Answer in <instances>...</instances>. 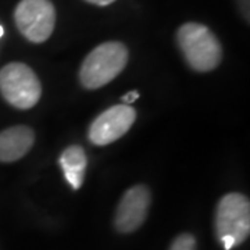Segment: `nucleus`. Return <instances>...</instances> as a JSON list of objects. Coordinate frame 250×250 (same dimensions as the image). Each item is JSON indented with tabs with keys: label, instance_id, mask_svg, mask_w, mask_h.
I'll list each match as a JSON object with an SVG mask.
<instances>
[{
	"label": "nucleus",
	"instance_id": "1",
	"mask_svg": "<svg viewBox=\"0 0 250 250\" xmlns=\"http://www.w3.org/2000/svg\"><path fill=\"white\" fill-rule=\"evenodd\" d=\"M177 41L188 64L196 71H211L221 62L223 49L218 39L202 24H184L177 32Z\"/></svg>",
	"mask_w": 250,
	"mask_h": 250
},
{
	"label": "nucleus",
	"instance_id": "2",
	"mask_svg": "<svg viewBox=\"0 0 250 250\" xmlns=\"http://www.w3.org/2000/svg\"><path fill=\"white\" fill-rule=\"evenodd\" d=\"M128 62V50L120 42H106L90 52L81 65L80 80L88 89H98L116 78Z\"/></svg>",
	"mask_w": 250,
	"mask_h": 250
},
{
	"label": "nucleus",
	"instance_id": "3",
	"mask_svg": "<svg viewBox=\"0 0 250 250\" xmlns=\"http://www.w3.org/2000/svg\"><path fill=\"white\" fill-rule=\"evenodd\" d=\"M0 92L11 106L32 108L42 95V85L27 64L11 62L0 70Z\"/></svg>",
	"mask_w": 250,
	"mask_h": 250
},
{
	"label": "nucleus",
	"instance_id": "4",
	"mask_svg": "<svg viewBox=\"0 0 250 250\" xmlns=\"http://www.w3.org/2000/svg\"><path fill=\"white\" fill-rule=\"evenodd\" d=\"M18 31L29 42L42 43L53 34L56 10L50 0H21L14 11Z\"/></svg>",
	"mask_w": 250,
	"mask_h": 250
},
{
	"label": "nucleus",
	"instance_id": "5",
	"mask_svg": "<svg viewBox=\"0 0 250 250\" xmlns=\"http://www.w3.org/2000/svg\"><path fill=\"white\" fill-rule=\"evenodd\" d=\"M215 232L218 239L232 236L236 245L248 239L250 232L249 199L241 193H229L220 200L215 211Z\"/></svg>",
	"mask_w": 250,
	"mask_h": 250
},
{
	"label": "nucleus",
	"instance_id": "6",
	"mask_svg": "<svg viewBox=\"0 0 250 250\" xmlns=\"http://www.w3.org/2000/svg\"><path fill=\"white\" fill-rule=\"evenodd\" d=\"M136 113L126 104H118L107 108L92 123L89 128L90 142L104 146L120 139L132 126Z\"/></svg>",
	"mask_w": 250,
	"mask_h": 250
},
{
	"label": "nucleus",
	"instance_id": "7",
	"mask_svg": "<svg viewBox=\"0 0 250 250\" xmlns=\"http://www.w3.org/2000/svg\"><path fill=\"white\" fill-rule=\"evenodd\" d=\"M150 192L143 185L131 188L125 192L116 213V228L121 233L136 231L146 220L150 206Z\"/></svg>",
	"mask_w": 250,
	"mask_h": 250
},
{
	"label": "nucleus",
	"instance_id": "8",
	"mask_svg": "<svg viewBox=\"0 0 250 250\" xmlns=\"http://www.w3.org/2000/svg\"><path fill=\"white\" fill-rule=\"evenodd\" d=\"M35 141L31 128L24 125L11 126L0 132V161L10 163L24 157Z\"/></svg>",
	"mask_w": 250,
	"mask_h": 250
},
{
	"label": "nucleus",
	"instance_id": "9",
	"mask_svg": "<svg viewBox=\"0 0 250 250\" xmlns=\"http://www.w3.org/2000/svg\"><path fill=\"white\" fill-rule=\"evenodd\" d=\"M86 164H88L86 154L81 146L72 145L62 152L60 157V166L64 171L67 182L71 185L72 189H80L82 185Z\"/></svg>",
	"mask_w": 250,
	"mask_h": 250
},
{
	"label": "nucleus",
	"instance_id": "10",
	"mask_svg": "<svg viewBox=\"0 0 250 250\" xmlns=\"http://www.w3.org/2000/svg\"><path fill=\"white\" fill-rule=\"evenodd\" d=\"M170 250H196V239L190 233H182L172 242Z\"/></svg>",
	"mask_w": 250,
	"mask_h": 250
},
{
	"label": "nucleus",
	"instance_id": "11",
	"mask_svg": "<svg viewBox=\"0 0 250 250\" xmlns=\"http://www.w3.org/2000/svg\"><path fill=\"white\" fill-rule=\"evenodd\" d=\"M220 242L223 243L224 249L225 250H231L235 246H238L232 236H223V238H220Z\"/></svg>",
	"mask_w": 250,
	"mask_h": 250
},
{
	"label": "nucleus",
	"instance_id": "12",
	"mask_svg": "<svg viewBox=\"0 0 250 250\" xmlns=\"http://www.w3.org/2000/svg\"><path fill=\"white\" fill-rule=\"evenodd\" d=\"M138 98H139V93H138V92H135V90H132V92H129V93H126V95H125L124 98H123V102H124L125 104L128 106L129 103H134L135 100H136Z\"/></svg>",
	"mask_w": 250,
	"mask_h": 250
},
{
	"label": "nucleus",
	"instance_id": "13",
	"mask_svg": "<svg viewBox=\"0 0 250 250\" xmlns=\"http://www.w3.org/2000/svg\"><path fill=\"white\" fill-rule=\"evenodd\" d=\"M86 1H89L92 4H96V6H108V4L114 3L116 0H86Z\"/></svg>",
	"mask_w": 250,
	"mask_h": 250
},
{
	"label": "nucleus",
	"instance_id": "14",
	"mask_svg": "<svg viewBox=\"0 0 250 250\" xmlns=\"http://www.w3.org/2000/svg\"><path fill=\"white\" fill-rule=\"evenodd\" d=\"M3 34H4V29H3V27L0 25V38L3 36Z\"/></svg>",
	"mask_w": 250,
	"mask_h": 250
}]
</instances>
